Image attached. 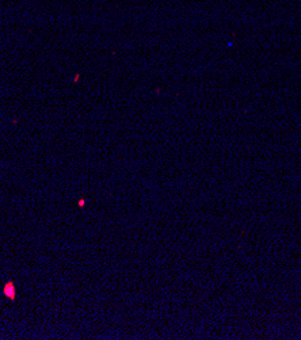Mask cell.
<instances>
[{
    "label": "cell",
    "instance_id": "obj_1",
    "mask_svg": "<svg viewBox=\"0 0 301 340\" xmlns=\"http://www.w3.org/2000/svg\"><path fill=\"white\" fill-rule=\"evenodd\" d=\"M3 293H4V296L7 297V298L12 299V301L15 299L16 290H15V285H14V282H12V280H8V282L4 285V289H3Z\"/></svg>",
    "mask_w": 301,
    "mask_h": 340
}]
</instances>
